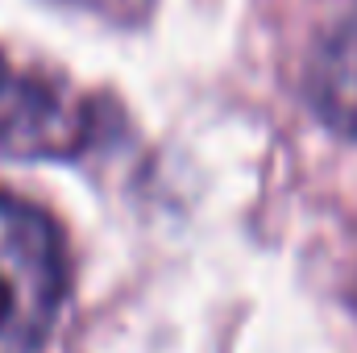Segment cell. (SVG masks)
Returning a JSON list of instances; mask_svg holds the SVG:
<instances>
[{
    "label": "cell",
    "mask_w": 357,
    "mask_h": 353,
    "mask_svg": "<svg viewBox=\"0 0 357 353\" xmlns=\"http://www.w3.org/2000/svg\"><path fill=\"white\" fill-rule=\"evenodd\" d=\"M67 283V250L54 220L0 187V353L46 350Z\"/></svg>",
    "instance_id": "1"
},
{
    "label": "cell",
    "mask_w": 357,
    "mask_h": 353,
    "mask_svg": "<svg viewBox=\"0 0 357 353\" xmlns=\"http://www.w3.org/2000/svg\"><path fill=\"white\" fill-rule=\"evenodd\" d=\"M307 96L324 125L357 142V13H349L316 50Z\"/></svg>",
    "instance_id": "2"
},
{
    "label": "cell",
    "mask_w": 357,
    "mask_h": 353,
    "mask_svg": "<svg viewBox=\"0 0 357 353\" xmlns=\"http://www.w3.org/2000/svg\"><path fill=\"white\" fill-rule=\"evenodd\" d=\"M4 80H8V67H4V59H0V91H4Z\"/></svg>",
    "instance_id": "3"
}]
</instances>
